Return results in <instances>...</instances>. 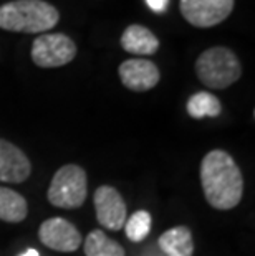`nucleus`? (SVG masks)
<instances>
[{
	"label": "nucleus",
	"instance_id": "obj_6",
	"mask_svg": "<svg viewBox=\"0 0 255 256\" xmlns=\"http://www.w3.org/2000/svg\"><path fill=\"white\" fill-rule=\"evenodd\" d=\"M235 0H181L184 20L197 28H210L222 24L234 10Z\"/></svg>",
	"mask_w": 255,
	"mask_h": 256
},
{
	"label": "nucleus",
	"instance_id": "obj_14",
	"mask_svg": "<svg viewBox=\"0 0 255 256\" xmlns=\"http://www.w3.org/2000/svg\"><path fill=\"white\" fill-rule=\"evenodd\" d=\"M85 256H126L124 248L115 240H111L103 230H93L86 236Z\"/></svg>",
	"mask_w": 255,
	"mask_h": 256
},
{
	"label": "nucleus",
	"instance_id": "obj_12",
	"mask_svg": "<svg viewBox=\"0 0 255 256\" xmlns=\"http://www.w3.org/2000/svg\"><path fill=\"white\" fill-rule=\"evenodd\" d=\"M161 252L166 256H192L194 254V238L192 232L187 226L179 225L164 232L157 238Z\"/></svg>",
	"mask_w": 255,
	"mask_h": 256
},
{
	"label": "nucleus",
	"instance_id": "obj_15",
	"mask_svg": "<svg viewBox=\"0 0 255 256\" xmlns=\"http://www.w3.org/2000/svg\"><path fill=\"white\" fill-rule=\"evenodd\" d=\"M187 114L194 119L202 118H217L222 112V104L219 98L209 91H199L187 100L186 104Z\"/></svg>",
	"mask_w": 255,
	"mask_h": 256
},
{
	"label": "nucleus",
	"instance_id": "obj_2",
	"mask_svg": "<svg viewBox=\"0 0 255 256\" xmlns=\"http://www.w3.org/2000/svg\"><path fill=\"white\" fill-rule=\"evenodd\" d=\"M58 10L45 0H12L0 5V28L15 34H43L57 26Z\"/></svg>",
	"mask_w": 255,
	"mask_h": 256
},
{
	"label": "nucleus",
	"instance_id": "obj_8",
	"mask_svg": "<svg viewBox=\"0 0 255 256\" xmlns=\"http://www.w3.org/2000/svg\"><path fill=\"white\" fill-rule=\"evenodd\" d=\"M39 238L47 248L60 253H73L81 244L78 228L62 216H53L43 222L39 228Z\"/></svg>",
	"mask_w": 255,
	"mask_h": 256
},
{
	"label": "nucleus",
	"instance_id": "obj_4",
	"mask_svg": "<svg viewBox=\"0 0 255 256\" xmlns=\"http://www.w3.org/2000/svg\"><path fill=\"white\" fill-rule=\"evenodd\" d=\"M88 195V178L83 167L67 164L60 167L48 187L47 198L57 208L75 210L85 204Z\"/></svg>",
	"mask_w": 255,
	"mask_h": 256
},
{
	"label": "nucleus",
	"instance_id": "obj_17",
	"mask_svg": "<svg viewBox=\"0 0 255 256\" xmlns=\"http://www.w3.org/2000/svg\"><path fill=\"white\" fill-rule=\"evenodd\" d=\"M146 5H148L153 12L162 14V12H166L167 5H169V0H146Z\"/></svg>",
	"mask_w": 255,
	"mask_h": 256
},
{
	"label": "nucleus",
	"instance_id": "obj_1",
	"mask_svg": "<svg viewBox=\"0 0 255 256\" xmlns=\"http://www.w3.org/2000/svg\"><path fill=\"white\" fill-rule=\"evenodd\" d=\"M200 185L205 202L215 210H232L243 195V176L234 157L222 149L209 150L200 162Z\"/></svg>",
	"mask_w": 255,
	"mask_h": 256
},
{
	"label": "nucleus",
	"instance_id": "obj_5",
	"mask_svg": "<svg viewBox=\"0 0 255 256\" xmlns=\"http://www.w3.org/2000/svg\"><path fill=\"white\" fill-rule=\"evenodd\" d=\"M77 45L65 34H43L32 45V62L40 68H60L73 62Z\"/></svg>",
	"mask_w": 255,
	"mask_h": 256
},
{
	"label": "nucleus",
	"instance_id": "obj_16",
	"mask_svg": "<svg viewBox=\"0 0 255 256\" xmlns=\"http://www.w3.org/2000/svg\"><path fill=\"white\" fill-rule=\"evenodd\" d=\"M151 223H153V218H151L149 212L138 210V212H134L129 218H126L123 228H124V233H126L129 242L141 243L146 236L149 235Z\"/></svg>",
	"mask_w": 255,
	"mask_h": 256
},
{
	"label": "nucleus",
	"instance_id": "obj_11",
	"mask_svg": "<svg viewBox=\"0 0 255 256\" xmlns=\"http://www.w3.org/2000/svg\"><path fill=\"white\" fill-rule=\"evenodd\" d=\"M121 46L124 52L138 56H149L159 50L157 36L143 25H129L121 35Z\"/></svg>",
	"mask_w": 255,
	"mask_h": 256
},
{
	"label": "nucleus",
	"instance_id": "obj_9",
	"mask_svg": "<svg viewBox=\"0 0 255 256\" xmlns=\"http://www.w3.org/2000/svg\"><path fill=\"white\" fill-rule=\"evenodd\" d=\"M119 80L124 88L136 91V92H144L153 90L154 86L159 83L161 73L159 68L146 58H131L126 60L119 64Z\"/></svg>",
	"mask_w": 255,
	"mask_h": 256
},
{
	"label": "nucleus",
	"instance_id": "obj_7",
	"mask_svg": "<svg viewBox=\"0 0 255 256\" xmlns=\"http://www.w3.org/2000/svg\"><path fill=\"white\" fill-rule=\"evenodd\" d=\"M93 204L96 212V220L105 230L119 232L123 230L124 222L128 218V208L126 204L118 192L111 185H101L95 190Z\"/></svg>",
	"mask_w": 255,
	"mask_h": 256
},
{
	"label": "nucleus",
	"instance_id": "obj_10",
	"mask_svg": "<svg viewBox=\"0 0 255 256\" xmlns=\"http://www.w3.org/2000/svg\"><path fill=\"white\" fill-rule=\"evenodd\" d=\"M32 164L25 152L17 146L0 139V180L7 184H22L30 177Z\"/></svg>",
	"mask_w": 255,
	"mask_h": 256
},
{
	"label": "nucleus",
	"instance_id": "obj_13",
	"mask_svg": "<svg viewBox=\"0 0 255 256\" xmlns=\"http://www.w3.org/2000/svg\"><path fill=\"white\" fill-rule=\"evenodd\" d=\"M29 205L19 192L0 187V220L7 223H20L27 218Z\"/></svg>",
	"mask_w": 255,
	"mask_h": 256
},
{
	"label": "nucleus",
	"instance_id": "obj_3",
	"mask_svg": "<svg viewBox=\"0 0 255 256\" xmlns=\"http://www.w3.org/2000/svg\"><path fill=\"white\" fill-rule=\"evenodd\" d=\"M196 74L209 90H225L242 76V64L227 46H212L196 60Z\"/></svg>",
	"mask_w": 255,
	"mask_h": 256
},
{
	"label": "nucleus",
	"instance_id": "obj_18",
	"mask_svg": "<svg viewBox=\"0 0 255 256\" xmlns=\"http://www.w3.org/2000/svg\"><path fill=\"white\" fill-rule=\"evenodd\" d=\"M19 256H40V254H39V252H37L35 248H29L25 253H22V254H19Z\"/></svg>",
	"mask_w": 255,
	"mask_h": 256
}]
</instances>
